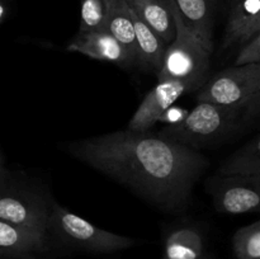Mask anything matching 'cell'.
I'll use <instances>...</instances> for the list:
<instances>
[{
  "label": "cell",
  "mask_w": 260,
  "mask_h": 259,
  "mask_svg": "<svg viewBox=\"0 0 260 259\" xmlns=\"http://www.w3.org/2000/svg\"><path fill=\"white\" fill-rule=\"evenodd\" d=\"M126 2L128 3L131 7H135V5H139V4H141V3H144L145 0H126Z\"/></svg>",
  "instance_id": "23"
},
{
  "label": "cell",
  "mask_w": 260,
  "mask_h": 259,
  "mask_svg": "<svg viewBox=\"0 0 260 259\" xmlns=\"http://www.w3.org/2000/svg\"><path fill=\"white\" fill-rule=\"evenodd\" d=\"M246 122L250 121L239 109L198 102L182 122L164 127L159 135L196 149L226 136Z\"/></svg>",
  "instance_id": "3"
},
{
  "label": "cell",
  "mask_w": 260,
  "mask_h": 259,
  "mask_svg": "<svg viewBox=\"0 0 260 259\" xmlns=\"http://www.w3.org/2000/svg\"><path fill=\"white\" fill-rule=\"evenodd\" d=\"M107 29L126 47L137 63V42L131 5L126 0H107Z\"/></svg>",
  "instance_id": "15"
},
{
  "label": "cell",
  "mask_w": 260,
  "mask_h": 259,
  "mask_svg": "<svg viewBox=\"0 0 260 259\" xmlns=\"http://www.w3.org/2000/svg\"><path fill=\"white\" fill-rule=\"evenodd\" d=\"M132 18H134L135 30H136L137 63L140 68L154 71L157 75L161 70L168 45L136 14L134 9H132Z\"/></svg>",
  "instance_id": "12"
},
{
  "label": "cell",
  "mask_w": 260,
  "mask_h": 259,
  "mask_svg": "<svg viewBox=\"0 0 260 259\" xmlns=\"http://www.w3.org/2000/svg\"><path fill=\"white\" fill-rule=\"evenodd\" d=\"M69 152L165 211L185 207L208 160L151 131L119 130L69 145Z\"/></svg>",
  "instance_id": "1"
},
{
  "label": "cell",
  "mask_w": 260,
  "mask_h": 259,
  "mask_svg": "<svg viewBox=\"0 0 260 259\" xmlns=\"http://www.w3.org/2000/svg\"><path fill=\"white\" fill-rule=\"evenodd\" d=\"M10 15V0H0V23H4Z\"/></svg>",
  "instance_id": "22"
},
{
  "label": "cell",
  "mask_w": 260,
  "mask_h": 259,
  "mask_svg": "<svg viewBox=\"0 0 260 259\" xmlns=\"http://www.w3.org/2000/svg\"><path fill=\"white\" fill-rule=\"evenodd\" d=\"M167 259H200L203 251V240L197 231L180 229L167 239Z\"/></svg>",
  "instance_id": "17"
},
{
  "label": "cell",
  "mask_w": 260,
  "mask_h": 259,
  "mask_svg": "<svg viewBox=\"0 0 260 259\" xmlns=\"http://www.w3.org/2000/svg\"><path fill=\"white\" fill-rule=\"evenodd\" d=\"M68 50L83 53L94 60L117 63L123 68L136 63L126 47L108 29L79 32L69 43Z\"/></svg>",
  "instance_id": "9"
},
{
  "label": "cell",
  "mask_w": 260,
  "mask_h": 259,
  "mask_svg": "<svg viewBox=\"0 0 260 259\" xmlns=\"http://www.w3.org/2000/svg\"><path fill=\"white\" fill-rule=\"evenodd\" d=\"M46 233L0 220L2 259H35L45 250Z\"/></svg>",
  "instance_id": "10"
},
{
  "label": "cell",
  "mask_w": 260,
  "mask_h": 259,
  "mask_svg": "<svg viewBox=\"0 0 260 259\" xmlns=\"http://www.w3.org/2000/svg\"><path fill=\"white\" fill-rule=\"evenodd\" d=\"M131 8L168 46L174 42L177 37V20L173 0H145Z\"/></svg>",
  "instance_id": "13"
},
{
  "label": "cell",
  "mask_w": 260,
  "mask_h": 259,
  "mask_svg": "<svg viewBox=\"0 0 260 259\" xmlns=\"http://www.w3.org/2000/svg\"><path fill=\"white\" fill-rule=\"evenodd\" d=\"M233 245L238 259H260V220L239 229Z\"/></svg>",
  "instance_id": "18"
},
{
  "label": "cell",
  "mask_w": 260,
  "mask_h": 259,
  "mask_svg": "<svg viewBox=\"0 0 260 259\" xmlns=\"http://www.w3.org/2000/svg\"><path fill=\"white\" fill-rule=\"evenodd\" d=\"M245 63H260V30L239 51L235 65Z\"/></svg>",
  "instance_id": "20"
},
{
  "label": "cell",
  "mask_w": 260,
  "mask_h": 259,
  "mask_svg": "<svg viewBox=\"0 0 260 259\" xmlns=\"http://www.w3.org/2000/svg\"><path fill=\"white\" fill-rule=\"evenodd\" d=\"M50 226L69 245L90 253H113L135 244L134 239L96 228L56 202L51 211Z\"/></svg>",
  "instance_id": "5"
},
{
  "label": "cell",
  "mask_w": 260,
  "mask_h": 259,
  "mask_svg": "<svg viewBox=\"0 0 260 259\" xmlns=\"http://www.w3.org/2000/svg\"><path fill=\"white\" fill-rule=\"evenodd\" d=\"M185 24L213 51V0H173Z\"/></svg>",
  "instance_id": "14"
},
{
  "label": "cell",
  "mask_w": 260,
  "mask_h": 259,
  "mask_svg": "<svg viewBox=\"0 0 260 259\" xmlns=\"http://www.w3.org/2000/svg\"><path fill=\"white\" fill-rule=\"evenodd\" d=\"M213 205L229 215L260 212V173L221 175L212 188Z\"/></svg>",
  "instance_id": "6"
},
{
  "label": "cell",
  "mask_w": 260,
  "mask_h": 259,
  "mask_svg": "<svg viewBox=\"0 0 260 259\" xmlns=\"http://www.w3.org/2000/svg\"><path fill=\"white\" fill-rule=\"evenodd\" d=\"M198 102L233 107L249 121L260 116V63L223 69L200 89Z\"/></svg>",
  "instance_id": "2"
},
{
  "label": "cell",
  "mask_w": 260,
  "mask_h": 259,
  "mask_svg": "<svg viewBox=\"0 0 260 259\" xmlns=\"http://www.w3.org/2000/svg\"><path fill=\"white\" fill-rule=\"evenodd\" d=\"M108 5L107 0H80L79 32L107 29Z\"/></svg>",
  "instance_id": "19"
},
{
  "label": "cell",
  "mask_w": 260,
  "mask_h": 259,
  "mask_svg": "<svg viewBox=\"0 0 260 259\" xmlns=\"http://www.w3.org/2000/svg\"><path fill=\"white\" fill-rule=\"evenodd\" d=\"M174 15L177 20V37L174 42L168 46L161 70L156 76L159 81H185L192 84L196 89H201L205 85L212 52L185 24L175 4Z\"/></svg>",
  "instance_id": "4"
},
{
  "label": "cell",
  "mask_w": 260,
  "mask_h": 259,
  "mask_svg": "<svg viewBox=\"0 0 260 259\" xmlns=\"http://www.w3.org/2000/svg\"><path fill=\"white\" fill-rule=\"evenodd\" d=\"M188 113H189V111H187V109L184 108H179V107H170V108L162 114L160 121L165 122L168 126H170V124H177L179 123V122H182L183 119L187 117Z\"/></svg>",
  "instance_id": "21"
},
{
  "label": "cell",
  "mask_w": 260,
  "mask_h": 259,
  "mask_svg": "<svg viewBox=\"0 0 260 259\" xmlns=\"http://www.w3.org/2000/svg\"><path fill=\"white\" fill-rule=\"evenodd\" d=\"M259 30L260 0H234L222 47L245 45Z\"/></svg>",
  "instance_id": "11"
},
{
  "label": "cell",
  "mask_w": 260,
  "mask_h": 259,
  "mask_svg": "<svg viewBox=\"0 0 260 259\" xmlns=\"http://www.w3.org/2000/svg\"><path fill=\"white\" fill-rule=\"evenodd\" d=\"M220 175L260 173V136L234 152L218 169Z\"/></svg>",
  "instance_id": "16"
},
{
  "label": "cell",
  "mask_w": 260,
  "mask_h": 259,
  "mask_svg": "<svg viewBox=\"0 0 260 259\" xmlns=\"http://www.w3.org/2000/svg\"><path fill=\"white\" fill-rule=\"evenodd\" d=\"M193 90H196L194 86L185 81H159V84L142 99L127 128L134 131H150L180 95Z\"/></svg>",
  "instance_id": "8"
},
{
  "label": "cell",
  "mask_w": 260,
  "mask_h": 259,
  "mask_svg": "<svg viewBox=\"0 0 260 259\" xmlns=\"http://www.w3.org/2000/svg\"><path fill=\"white\" fill-rule=\"evenodd\" d=\"M50 218L51 213H48L45 201L40 196L2 184L0 220L46 233L50 228Z\"/></svg>",
  "instance_id": "7"
}]
</instances>
